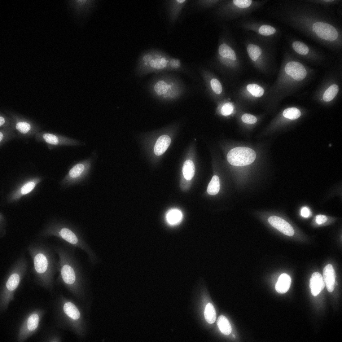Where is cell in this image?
<instances>
[{
  "instance_id": "6da1fadb",
  "label": "cell",
  "mask_w": 342,
  "mask_h": 342,
  "mask_svg": "<svg viewBox=\"0 0 342 342\" xmlns=\"http://www.w3.org/2000/svg\"><path fill=\"white\" fill-rule=\"evenodd\" d=\"M229 28L224 25L220 33L217 47L212 65L220 72L235 74L243 67L241 52Z\"/></svg>"
},
{
  "instance_id": "7a4b0ae2",
  "label": "cell",
  "mask_w": 342,
  "mask_h": 342,
  "mask_svg": "<svg viewBox=\"0 0 342 342\" xmlns=\"http://www.w3.org/2000/svg\"><path fill=\"white\" fill-rule=\"evenodd\" d=\"M147 88L154 98L165 103L178 100L186 91L185 86L180 78L166 72L155 75L148 83Z\"/></svg>"
},
{
  "instance_id": "3957f363",
  "label": "cell",
  "mask_w": 342,
  "mask_h": 342,
  "mask_svg": "<svg viewBox=\"0 0 342 342\" xmlns=\"http://www.w3.org/2000/svg\"><path fill=\"white\" fill-rule=\"evenodd\" d=\"M267 0H222L213 11L217 19L229 21L249 16L258 10L267 2Z\"/></svg>"
},
{
  "instance_id": "277c9868",
  "label": "cell",
  "mask_w": 342,
  "mask_h": 342,
  "mask_svg": "<svg viewBox=\"0 0 342 342\" xmlns=\"http://www.w3.org/2000/svg\"><path fill=\"white\" fill-rule=\"evenodd\" d=\"M246 54L251 63L259 72H268L270 64V44L249 35L243 42Z\"/></svg>"
},
{
  "instance_id": "5b68a950",
  "label": "cell",
  "mask_w": 342,
  "mask_h": 342,
  "mask_svg": "<svg viewBox=\"0 0 342 342\" xmlns=\"http://www.w3.org/2000/svg\"><path fill=\"white\" fill-rule=\"evenodd\" d=\"M238 25L249 35L269 44L277 32L276 28L271 25L249 16L240 19Z\"/></svg>"
},
{
  "instance_id": "8992f818",
  "label": "cell",
  "mask_w": 342,
  "mask_h": 342,
  "mask_svg": "<svg viewBox=\"0 0 342 342\" xmlns=\"http://www.w3.org/2000/svg\"><path fill=\"white\" fill-rule=\"evenodd\" d=\"M206 87V91L210 97L217 103L224 98L225 91L223 85L217 76L209 70L200 69Z\"/></svg>"
},
{
  "instance_id": "52a82bcc",
  "label": "cell",
  "mask_w": 342,
  "mask_h": 342,
  "mask_svg": "<svg viewBox=\"0 0 342 342\" xmlns=\"http://www.w3.org/2000/svg\"><path fill=\"white\" fill-rule=\"evenodd\" d=\"M43 313L42 310H35L28 315L19 329L17 337L18 341H24L37 331Z\"/></svg>"
},
{
  "instance_id": "ba28073f",
  "label": "cell",
  "mask_w": 342,
  "mask_h": 342,
  "mask_svg": "<svg viewBox=\"0 0 342 342\" xmlns=\"http://www.w3.org/2000/svg\"><path fill=\"white\" fill-rule=\"evenodd\" d=\"M256 158V154L252 149L247 147H238L231 149L228 153L227 159L231 165L243 166L252 163Z\"/></svg>"
},
{
  "instance_id": "9c48e42d",
  "label": "cell",
  "mask_w": 342,
  "mask_h": 342,
  "mask_svg": "<svg viewBox=\"0 0 342 342\" xmlns=\"http://www.w3.org/2000/svg\"><path fill=\"white\" fill-rule=\"evenodd\" d=\"M34 137L37 142H43L46 144L50 149L55 147L74 146L81 144L80 142L74 139L45 131H40L36 134Z\"/></svg>"
},
{
  "instance_id": "30bf717a",
  "label": "cell",
  "mask_w": 342,
  "mask_h": 342,
  "mask_svg": "<svg viewBox=\"0 0 342 342\" xmlns=\"http://www.w3.org/2000/svg\"><path fill=\"white\" fill-rule=\"evenodd\" d=\"M264 87L258 83H248L241 88L238 96L240 104L242 103L247 104L253 103L265 96Z\"/></svg>"
},
{
  "instance_id": "8fae6325",
  "label": "cell",
  "mask_w": 342,
  "mask_h": 342,
  "mask_svg": "<svg viewBox=\"0 0 342 342\" xmlns=\"http://www.w3.org/2000/svg\"><path fill=\"white\" fill-rule=\"evenodd\" d=\"M169 56L165 51L156 49L154 56L142 72L140 77L153 72L157 74L168 71V64Z\"/></svg>"
},
{
  "instance_id": "7c38bea8",
  "label": "cell",
  "mask_w": 342,
  "mask_h": 342,
  "mask_svg": "<svg viewBox=\"0 0 342 342\" xmlns=\"http://www.w3.org/2000/svg\"><path fill=\"white\" fill-rule=\"evenodd\" d=\"M188 0H167L164 5L170 23L173 25L176 22L182 11L189 3Z\"/></svg>"
},
{
  "instance_id": "4fadbf2b",
  "label": "cell",
  "mask_w": 342,
  "mask_h": 342,
  "mask_svg": "<svg viewBox=\"0 0 342 342\" xmlns=\"http://www.w3.org/2000/svg\"><path fill=\"white\" fill-rule=\"evenodd\" d=\"M312 30L320 38L328 41H333L338 37L336 29L332 25L327 23L317 22L312 25Z\"/></svg>"
},
{
  "instance_id": "5bb4252c",
  "label": "cell",
  "mask_w": 342,
  "mask_h": 342,
  "mask_svg": "<svg viewBox=\"0 0 342 342\" xmlns=\"http://www.w3.org/2000/svg\"><path fill=\"white\" fill-rule=\"evenodd\" d=\"M12 126L20 138H31L41 130L38 127L25 121H17Z\"/></svg>"
},
{
  "instance_id": "9a60e30c",
  "label": "cell",
  "mask_w": 342,
  "mask_h": 342,
  "mask_svg": "<svg viewBox=\"0 0 342 342\" xmlns=\"http://www.w3.org/2000/svg\"><path fill=\"white\" fill-rule=\"evenodd\" d=\"M284 71L287 75L297 81L304 80L307 74L304 66L300 63L295 61L287 63L284 67Z\"/></svg>"
},
{
  "instance_id": "2e32d148",
  "label": "cell",
  "mask_w": 342,
  "mask_h": 342,
  "mask_svg": "<svg viewBox=\"0 0 342 342\" xmlns=\"http://www.w3.org/2000/svg\"><path fill=\"white\" fill-rule=\"evenodd\" d=\"M268 221L273 226L287 235L292 236L294 234V230L290 224L280 217L271 216L269 218Z\"/></svg>"
},
{
  "instance_id": "e0dca14e",
  "label": "cell",
  "mask_w": 342,
  "mask_h": 342,
  "mask_svg": "<svg viewBox=\"0 0 342 342\" xmlns=\"http://www.w3.org/2000/svg\"><path fill=\"white\" fill-rule=\"evenodd\" d=\"M156 50V49H150L144 51L141 54L138 59L135 70L136 75L140 77L142 72L154 56Z\"/></svg>"
},
{
  "instance_id": "ac0fdd59",
  "label": "cell",
  "mask_w": 342,
  "mask_h": 342,
  "mask_svg": "<svg viewBox=\"0 0 342 342\" xmlns=\"http://www.w3.org/2000/svg\"><path fill=\"white\" fill-rule=\"evenodd\" d=\"M325 286V283L321 274L319 273H314L309 281V287L311 292L314 296H317Z\"/></svg>"
},
{
  "instance_id": "d6986e66",
  "label": "cell",
  "mask_w": 342,
  "mask_h": 342,
  "mask_svg": "<svg viewBox=\"0 0 342 342\" xmlns=\"http://www.w3.org/2000/svg\"><path fill=\"white\" fill-rule=\"evenodd\" d=\"M323 278L328 291L330 292L334 290L335 284V272L332 266L329 264L324 268Z\"/></svg>"
},
{
  "instance_id": "ffe728a7",
  "label": "cell",
  "mask_w": 342,
  "mask_h": 342,
  "mask_svg": "<svg viewBox=\"0 0 342 342\" xmlns=\"http://www.w3.org/2000/svg\"><path fill=\"white\" fill-rule=\"evenodd\" d=\"M91 162V159H89L74 165L69 172V177L73 179L80 177L88 169Z\"/></svg>"
},
{
  "instance_id": "44dd1931",
  "label": "cell",
  "mask_w": 342,
  "mask_h": 342,
  "mask_svg": "<svg viewBox=\"0 0 342 342\" xmlns=\"http://www.w3.org/2000/svg\"><path fill=\"white\" fill-rule=\"evenodd\" d=\"M291 283V279L290 276L285 273L282 274L279 276L276 284V290L279 293H285L288 290Z\"/></svg>"
},
{
  "instance_id": "7402d4cb",
  "label": "cell",
  "mask_w": 342,
  "mask_h": 342,
  "mask_svg": "<svg viewBox=\"0 0 342 342\" xmlns=\"http://www.w3.org/2000/svg\"><path fill=\"white\" fill-rule=\"evenodd\" d=\"M171 142L169 137L166 135L160 136L157 140L154 148L155 154L160 156L163 154L169 146Z\"/></svg>"
},
{
  "instance_id": "603a6c76",
  "label": "cell",
  "mask_w": 342,
  "mask_h": 342,
  "mask_svg": "<svg viewBox=\"0 0 342 342\" xmlns=\"http://www.w3.org/2000/svg\"><path fill=\"white\" fill-rule=\"evenodd\" d=\"M218 105L217 108L219 110L221 115L227 116L231 115L235 109L236 104L230 100L224 98L217 103Z\"/></svg>"
},
{
  "instance_id": "cb8c5ba5",
  "label": "cell",
  "mask_w": 342,
  "mask_h": 342,
  "mask_svg": "<svg viewBox=\"0 0 342 342\" xmlns=\"http://www.w3.org/2000/svg\"><path fill=\"white\" fill-rule=\"evenodd\" d=\"M222 0H195L192 1L191 4L194 8L198 10H206L213 8H215Z\"/></svg>"
},
{
  "instance_id": "d4e9b609",
  "label": "cell",
  "mask_w": 342,
  "mask_h": 342,
  "mask_svg": "<svg viewBox=\"0 0 342 342\" xmlns=\"http://www.w3.org/2000/svg\"><path fill=\"white\" fill-rule=\"evenodd\" d=\"M168 71H176L185 73H190V71L179 59L170 55L168 64Z\"/></svg>"
},
{
  "instance_id": "484cf974",
  "label": "cell",
  "mask_w": 342,
  "mask_h": 342,
  "mask_svg": "<svg viewBox=\"0 0 342 342\" xmlns=\"http://www.w3.org/2000/svg\"><path fill=\"white\" fill-rule=\"evenodd\" d=\"M61 274L64 281L67 284H73L75 280V274L73 268L68 264L63 265L61 270Z\"/></svg>"
},
{
  "instance_id": "4316f807",
  "label": "cell",
  "mask_w": 342,
  "mask_h": 342,
  "mask_svg": "<svg viewBox=\"0 0 342 342\" xmlns=\"http://www.w3.org/2000/svg\"><path fill=\"white\" fill-rule=\"evenodd\" d=\"M16 137L17 135L16 134V131L12 126L0 129V147H1L7 142L13 138H16Z\"/></svg>"
},
{
  "instance_id": "83f0119b",
  "label": "cell",
  "mask_w": 342,
  "mask_h": 342,
  "mask_svg": "<svg viewBox=\"0 0 342 342\" xmlns=\"http://www.w3.org/2000/svg\"><path fill=\"white\" fill-rule=\"evenodd\" d=\"M182 218L181 212L177 209H172L167 213L166 219L167 222L171 225L174 226L179 224Z\"/></svg>"
},
{
  "instance_id": "f1b7e54d",
  "label": "cell",
  "mask_w": 342,
  "mask_h": 342,
  "mask_svg": "<svg viewBox=\"0 0 342 342\" xmlns=\"http://www.w3.org/2000/svg\"><path fill=\"white\" fill-rule=\"evenodd\" d=\"M63 309L66 314L72 319L76 320L79 318V311L75 305L72 303L67 302L65 303Z\"/></svg>"
},
{
  "instance_id": "f546056e",
  "label": "cell",
  "mask_w": 342,
  "mask_h": 342,
  "mask_svg": "<svg viewBox=\"0 0 342 342\" xmlns=\"http://www.w3.org/2000/svg\"><path fill=\"white\" fill-rule=\"evenodd\" d=\"M195 168L193 162L190 160H186L182 167V173L184 178L187 180H191L194 177Z\"/></svg>"
},
{
  "instance_id": "4dcf8cb0",
  "label": "cell",
  "mask_w": 342,
  "mask_h": 342,
  "mask_svg": "<svg viewBox=\"0 0 342 342\" xmlns=\"http://www.w3.org/2000/svg\"><path fill=\"white\" fill-rule=\"evenodd\" d=\"M59 234L63 239L71 244L76 245L78 243V239L76 235L68 228H62Z\"/></svg>"
},
{
  "instance_id": "1f68e13d",
  "label": "cell",
  "mask_w": 342,
  "mask_h": 342,
  "mask_svg": "<svg viewBox=\"0 0 342 342\" xmlns=\"http://www.w3.org/2000/svg\"><path fill=\"white\" fill-rule=\"evenodd\" d=\"M218 327L222 333L225 335H229L231 332L232 328L227 318L224 316L221 315L217 321Z\"/></svg>"
},
{
  "instance_id": "d6a6232c",
  "label": "cell",
  "mask_w": 342,
  "mask_h": 342,
  "mask_svg": "<svg viewBox=\"0 0 342 342\" xmlns=\"http://www.w3.org/2000/svg\"><path fill=\"white\" fill-rule=\"evenodd\" d=\"M204 317L206 321L210 324L213 323L216 318L215 309L211 303H209L206 305L204 310Z\"/></svg>"
},
{
  "instance_id": "836d02e7",
  "label": "cell",
  "mask_w": 342,
  "mask_h": 342,
  "mask_svg": "<svg viewBox=\"0 0 342 342\" xmlns=\"http://www.w3.org/2000/svg\"><path fill=\"white\" fill-rule=\"evenodd\" d=\"M220 181L218 177L214 176L209 183L207 189L208 193L214 195L218 193L220 190Z\"/></svg>"
},
{
  "instance_id": "e575fe53",
  "label": "cell",
  "mask_w": 342,
  "mask_h": 342,
  "mask_svg": "<svg viewBox=\"0 0 342 342\" xmlns=\"http://www.w3.org/2000/svg\"><path fill=\"white\" fill-rule=\"evenodd\" d=\"M339 91V87L336 84H333L329 87L324 92L323 99L325 102L331 101L336 96Z\"/></svg>"
},
{
  "instance_id": "d590c367",
  "label": "cell",
  "mask_w": 342,
  "mask_h": 342,
  "mask_svg": "<svg viewBox=\"0 0 342 342\" xmlns=\"http://www.w3.org/2000/svg\"><path fill=\"white\" fill-rule=\"evenodd\" d=\"M283 116L291 120H295L299 118L301 115L300 110L296 107L287 108L283 112Z\"/></svg>"
},
{
  "instance_id": "8d00e7d4",
  "label": "cell",
  "mask_w": 342,
  "mask_h": 342,
  "mask_svg": "<svg viewBox=\"0 0 342 342\" xmlns=\"http://www.w3.org/2000/svg\"><path fill=\"white\" fill-rule=\"evenodd\" d=\"M292 46L295 51L300 54L305 55L309 52V50L308 47L301 42L296 41L294 42Z\"/></svg>"
},
{
  "instance_id": "74e56055",
  "label": "cell",
  "mask_w": 342,
  "mask_h": 342,
  "mask_svg": "<svg viewBox=\"0 0 342 342\" xmlns=\"http://www.w3.org/2000/svg\"><path fill=\"white\" fill-rule=\"evenodd\" d=\"M241 120L244 123L247 124H254L257 121V118L254 116L249 113H244L241 116Z\"/></svg>"
},
{
  "instance_id": "f35d334b",
  "label": "cell",
  "mask_w": 342,
  "mask_h": 342,
  "mask_svg": "<svg viewBox=\"0 0 342 342\" xmlns=\"http://www.w3.org/2000/svg\"><path fill=\"white\" fill-rule=\"evenodd\" d=\"M35 186V183L32 182H29L25 184L21 189V192L23 194H26L31 191Z\"/></svg>"
},
{
  "instance_id": "ab89813d",
  "label": "cell",
  "mask_w": 342,
  "mask_h": 342,
  "mask_svg": "<svg viewBox=\"0 0 342 342\" xmlns=\"http://www.w3.org/2000/svg\"><path fill=\"white\" fill-rule=\"evenodd\" d=\"M327 218L326 216L322 215H319L316 217V222L319 225L323 224L326 222Z\"/></svg>"
},
{
  "instance_id": "60d3db41",
  "label": "cell",
  "mask_w": 342,
  "mask_h": 342,
  "mask_svg": "<svg viewBox=\"0 0 342 342\" xmlns=\"http://www.w3.org/2000/svg\"><path fill=\"white\" fill-rule=\"evenodd\" d=\"M310 214L309 209L306 207L303 208L301 211V214L302 216L305 217H308Z\"/></svg>"
},
{
  "instance_id": "b9f144b4",
  "label": "cell",
  "mask_w": 342,
  "mask_h": 342,
  "mask_svg": "<svg viewBox=\"0 0 342 342\" xmlns=\"http://www.w3.org/2000/svg\"><path fill=\"white\" fill-rule=\"evenodd\" d=\"M323 1H324V2H332L334 1V0H323Z\"/></svg>"
},
{
  "instance_id": "7bdbcfd3",
  "label": "cell",
  "mask_w": 342,
  "mask_h": 342,
  "mask_svg": "<svg viewBox=\"0 0 342 342\" xmlns=\"http://www.w3.org/2000/svg\"><path fill=\"white\" fill-rule=\"evenodd\" d=\"M233 335V337H235V335Z\"/></svg>"
}]
</instances>
